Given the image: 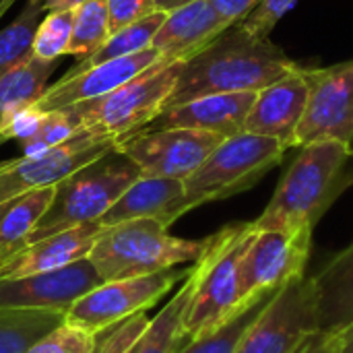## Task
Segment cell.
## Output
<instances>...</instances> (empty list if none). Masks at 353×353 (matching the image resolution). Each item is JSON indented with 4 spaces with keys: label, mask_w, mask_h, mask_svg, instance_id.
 Here are the masks:
<instances>
[{
    "label": "cell",
    "mask_w": 353,
    "mask_h": 353,
    "mask_svg": "<svg viewBox=\"0 0 353 353\" xmlns=\"http://www.w3.org/2000/svg\"><path fill=\"white\" fill-rule=\"evenodd\" d=\"M275 139L240 132L223 139L211 155L184 180L186 209L223 201L256 186L285 155Z\"/></svg>",
    "instance_id": "52a82bcc"
},
{
    "label": "cell",
    "mask_w": 353,
    "mask_h": 353,
    "mask_svg": "<svg viewBox=\"0 0 353 353\" xmlns=\"http://www.w3.org/2000/svg\"><path fill=\"white\" fill-rule=\"evenodd\" d=\"M308 103L298 126L296 147L339 141L353 147V60L306 68Z\"/></svg>",
    "instance_id": "7c38bea8"
},
{
    "label": "cell",
    "mask_w": 353,
    "mask_h": 353,
    "mask_svg": "<svg viewBox=\"0 0 353 353\" xmlns=\"http://www.w3.org/2000/svg\"><path fill=\"white\" fill-rule=\"evenodd\" d=\"M180 68L182 60L161 58L112 93L66 105L64 110L81 128H91L120 143L143 130L165 108Z\"/></svg>",
    "instance_id": "5b68a950"
},
{
    "label": "cell",
    "mask_w": 353,
    "mask_h": 353,
    "mask_svg": "<svg viewBox=\"0 0 353 353\" xmlns=\"http://www.w3.org/2000/svg\"><path fill=\"white\" fill-rule=\"evenodd\" d=\"M184 2H188V0H184ZM184 2H182V4H184Z\"/></svg>",
    "instance_id": "f6af8a7d"
},
{
    "label": "cell",
    "mask_w": 353,
    "mask_h": 353,
    "mask_svg": "<svg viewBox=\"0 0 353 353\" xmlns=\"http://www.w3.org/2000/svg\"><path fill=\"white\" fill-rule=\"evenodd\" d=\"M163 19H165L163 10H153L151 14L112 31L110 37L93 54L81 58L70 70L72 72L83 70V68H89V66H95V64H101V62H108V60L126 58V56L139 54L143 50H149L157 29L163 23Z\"/></svg>",
    "instance_id": "484cf974"
},
{
    "label": "cell",
    "mask_w": 353,
    "mask_h": 353,
    "mask_svg": "<svg viewBox=\"0 0 353 353\" xmlns=\"http://www.w3.org/2000/svg\"><path fill=\"white\" fill-rule=\"evenodd\" d=\"M319 333L314 283L304 273L271 296L236 353H302Z\"/></svg>",
    "instance_id": "ba28073f"
},
{
    "label": "cell",
    "mask_w": 353,
    "mask_h": 353,
    "mask_svg": "<svg viewBox=\"0 0 353 353\" xmlns=\"http://www.w3.org/2000/svg\"><path fill=\"white\" fill-rule=\"evenodd\" d=\"M352 161V145L339 141L302 145L269 205L254 219L256 230H314L339 194L353 184Z\"/></svg>",
    "instance_id": "7a4b0ae2"
},
{
    "label": "cell",
    "mask_w": 353,
    "mask_h": 353,
    "mask_svg": "<svg viewBox=\"0 0 353 353\" xmlns=\"http://www.w3.org/2000/svg\"><path fill=\"white\" fill-rule=\"evenodd\" d=\"M188 271L168 269L151 275L101 281L66 310L64 321L97 335L99 331L157 304L176 283L184 281Z\"/></svg>",
    "instance_id": "9c48e42d"
},
{
    "label": "cell",
    "mask_w": 353,
    "mask_h": 353,
    "mask_svg": "<svg viewBox=\"0 0 353 353\" xmlns=\"http://www.w3.org/2000/svg\"><path fill=\"white\" fill-rule=\"evenodd\" d=\"M85 0H48L43 4L46 10H60V8H74L77 4H81Z\"/></svg>",
    "instance_id": "f35d334b"
},
{
    "label": "cell",
    "mask_w": 353,
    "mask_h": 353,
    "mask_svg": "<svg viewBox=\"0 0 353 353\" xmlns=\"http://www.w3.org/2000/svg\"><path fill=\"white\" fill-rule=\"evenodd\" d=\"M79 130H81V126L74 122V118L64 108L50 110L43 114V120L39 122L37 130L29 139L19 143L21 155L31 157V155L43 153L52 147H58V145L66 143L70 137H74Z\"/></svg>",
    "instance_id": "4dcf8cb0"
},
{
    "label": "cell",
    "mask_w": 353,
    "mask_h": 353,
    "mask_svg": "<svg viewBox=\"0 0 353 353\" xmlns=\"http://www.w3.org/2000/svg\"><path fill=\"white\" fill-rule=\"evenodd\" d=\"M41 2H43V4H46V2H48V0H41Z\"/></svg>",
    "instance_id": "ee69618b"
},
{
    "label": "cell",
    "mask_w": 353,
    "mask_h": 353,
    "mask_svg": "<svg viewBox=\"0 0 353 353\" xmlns=\"http://www.w3.org/2000/svg\"><path fill=\"white\" fill-rule=\"evenodd\" d=\"M64 319L62 310L0 308V353H27Z\"/></svg>",
    "instance_id": "d4e9b609"
},
{
    "label": "cell",
    "mask_w": 353,
    "mask_h": 353,
    "mask_svg": "<svg viewBox=\"0 0 353 353\" xmlns=\"http://www.w3.org/2000/svg\"><path fill=\"white\" fill-rule=\"evenodd\" d=\"M223 141V137L188 128L139 130L118 143L139 168L141 176L186 180Z\"/></svg>",
    "instance_id": "4fadbf2b"
},
{
    "label": "cell",
    "mask_w": 353,
    "mask_h": 353,
    "mask_svg": "<svg viewBox=\"0 0 353 353\" xmlns=\"http://www.w3.org/2000/svg\"><path fill=\"white\" fill-rule=\"evenodd\" d=\"M302 353H343V331L341 333H319Z\"/></svg>",
    "instance_id": "74e56055"
},
{
    "label": "cell",
    "mask_w": 353,
    "mask_h": 353,
    "mask_svg": "<svg viewBox=\"0 0 353 353\" xmlns=\"http://www.w3.org/2000/svg\"><path fill=\"white\" fill-rule=\"evenodd\" d=\"M306 103L308 79L304 74V66H298L279 81L256 91L254 103L246 118L244 132L275 139L288 149H292L296 147V134Z\"/></svg>",
    "instance_id": "e0dca14e"
},
{
    "label": "cell",
    "mask_w": 353,
    "mask_h": 353,
    "mask_svg": "<svg viewBox=\"0 0 353 353\" xmlns=\"http://www.w3.org/2000/svg\"><path fill=\"white\" fill-rule=\"evenodd\" d=\"M58 60H41L33 54L0 77V124L19 108L37 103L50 85Z\"/></svg>",
    "instance_id": "cb8c5ba5"
},
{
    "label": "cell",
    "mask_w": 353,
    "mask_h": 353,
    "mask_svg": "<svg viewBox=\"0 0 353 353\" xmlns=\"http://www.w3.org/2000/svg\"><path fill=\"white\" fill-rule=\"evenodd\" d=\"M72 33V8L46 10L43 19L37 25L31 54L41 60H58L68 52Z\"/></svg>",
    "instance_id": "f546056e"
},
{
    "label": "cell",
    "mask_w": 353,
    "mask_h": 353,
    "mask_svg": "<svg viewBox=\"0 0 353 353\" xmlns=\"http://www.w3.org/2000/svg\"><path fill=\"white\" fill-rule=\"evenodd\" d=\"M159 60H161L159 52L149 48L139 54L108 60V62L83 68V70H74V72L68 70L58 83L48 85V89L43 91V95L37 99L35 105L43 112H50V110L72 105V103L103 97Z\"/></svg>",
    "instance_id": "9a60e30c"
},
{
    "label": "cell",
    "mask_w": 353,
    "mask_h": 353,
    "mask_svg": "<svg viewBox=\"0 0 353 353\" xmlns=\"http://www.w3.org/2000/svg\"><path fill=\"white\" fill-rule=\"evenodd\" d=\"M101 283L89 259L77 261L62 269L0 279V308L62 310L66 312L79 298Z\"/></svg>",
    "instance_id": "5bb4252c"
},
{
    "label": "cell",
    "mask_w": 353,
    "mask_h": 353,
    "mask_svg": "<svg viewBox=\"0 0 353 353\" xmlns=\"http://www.w3.org/2000/svg\"><path fill=\"white\" fill-rule=\"evenodd\" d=\"M347 331H353V327H350V329H347Z\"/></svg>",
    "instance_id": "7bdbcfd3"
},
{
    "label": "cell",
    "mask_w": 353,
    "mask_h": 353,
    "mask_svg": "<svg viewBox=\"0 0 353 353\" xmlns=\"http://www.w3.org/2000/svg\"><path fill=\"white\" fill-rule=\"evenodd\" d=\"M95 345V335L68 325L66 321L39 339L27 353H91Z\"/></svg>",
    "instance_id": "d6a6232c"
},
{
    "label": "cell",
    "mask_w": 353,
    "mask_h": 353,
    "mask_svg": "<svg viewBox=\"0 0 353 353\" xmlns=\"http://www.w3.org/2000/svg\"><path fill=\"white\" fill-rule=\"evenodd\" d=\"M298 0H261L240 23L246 31L259 37H269L273 27L285 17V12Z\"/></svg>",
    "instance_id": "836d02e7"
},
{
    "label": "cell",
    "mask_w": 353,
    "mask_h": 353,
    "mask_svg": "<svg viewBox=\"0 0 353 353\" xmlns=\"http://www.w3.org/2000/svg\"><path fill=\"white\" fill-rule=\"evenodd\" d=\"M137 178H141V168L118 145L108 149L54 186V196L29 244L83 223L99 221Z\"/></svg>",
    "instance_id": "277c9868"
},
{
    "label": "cell",
    "mask_w": 353,
    "mask_h": 353,
    "mask_svg": "<svg viewBox=\"0 0 353 353\" xmlns=\"http://www.w3.org/2000/svg\"><path fill=\"white\" fill-rule=\"evenodd\" d=\"M151 319L145 312H137L95 335V345L91 353H128L132 345L147 331Z\"/></svg>",
    "instance_id": "1f68e13d"
},
{
    "label": "cell",
    "mask_w": 353,
    "mask_h": 353,
    "mask_svg": "<svg viewBox=\"0 0 353 353\" xmlns=\"http://www.w3.org/2000/svg\"><path fill=\"white\" fill-rule=\"evenodd\" d=\"M343 353H353V331H343Z\"/></svg>",
    "instance_id": "60d3db41"
},
{
    "label": "cell",
    "mask_w": 353,
    "mask_h": 353,
    "mask_svg": "<svg viewBox=\"0 0 353 353\" xmlns=\"http://www.w3.org/2000/svg\"><path fill=\"white\" fill-rule=\"evenodd\" d=\"M52 196L54 186L23 192L0 205V265L10 261L29 244L31 234L43 217Z\"/></svg>",
    "instance_id": "603a6c76"
},
{
    "label": "cell",
    "mask_w": 353,
    "mask_h": 353,
    "mask_svg": "<svg viewBox=\"0 0 353 353\" xmlns=\"http://www.w3.org/2000/svg\"><path fill=\"white\" fill-rule=\"evenodd\" d=\"M186 213L184 180L141 176L120 194L97 223L110 228L132 219H155L170 228Z\"/></svg>",
    "instance_id": "ac0fdd59"
},
{
    "label": "cell",
    "mask_w": 353,
    "mask_h": 353,
    "mask_svg": "<svg viewBox=\"0 0 353 353\" xmlns=\"http://www.w3.org/2000/svg\"><path fill=\"white\" fill-rule=\"evenodd\" d=\"M43 14L41 0H25L17 19L0 29V77L31 56V43Z\"/></svg>",
    "instance_id": "83f0119b"
},
{
    "label": "cell",
    "mask_w": 353,
    "mask_h": 353,
    "mask_svg": "<svg viewBox=\"0 0 353 353\" xmlns=\"http://www.w3.org/2000/svg\"><path fill=\"white\" fill-rule=\"evenodd\" d=\"M256 93H213L163 108L143 130L188 128L213 132L223 139L246 130V118Z\"/></svg>",
    "instance_id": "2e32d148"
},
{
    "label": "cell",
    "mask_w": 353,
    "mask_h": 353,
    "mask_svg": "<svg viewBox=\"0 0 353 353\" xmlns=\"http://www.w3.org/2000/svg\"><path fill=\"white\" fill-rule=\"evenodd\" d=\"M110 33L108 0H85L72 8V33L66 54L85 58L93 54Z\"/></svg>",
    "instance_id": "f1b7e54d"
},
{
    "label": "cell",
    "mask_w": 353,
    "mask_h": 353,
    "mask_svg": "<svg viewBox=\"0 0 353 353\" xmlns=\"http://www.w3.org/2000/svg\"><path fill=\"white\" fill-rule=\"evenodd\" d=\"M207 246L209 238H176L170 234V228L155 219H132L103 228L87 259L101 281H114L196 263Z\"/></svg>",
    "instance_id": "3957f363"
},
{
    "label": "cell",
    "mask_w": 353,
    "mask_h": 353,
    "mask_svg": "<svg viewBox=\"0 0 353 353\" xmlns=\"http://www.w3.org/2000/svg\"><path fill=\"white\" fill-rule=\"evenodd\" d=\"M254 234V221H246L209 236V246L203 254V273L184 316L182 333L186 343L217 329L250 302H240L238 269Z\"/></svg>",
    "instance_id": "8992f818"
},
{
    "label": "cell",
    "mask_w": 353,
    "mask_h": 353,
    "mask_svg": "<svg viewBox=\"0 0 353 353\" xmlns=\"http://www.w3.org/2000/svg\"><path fill=\"white\" fill-rule=\"evenodd\" d=\"M110 29L116 31L155 10V0H108Z\"/></svg>",
    "instance_id": "d590c367"
},
{
    "label": "cell",
    "mask_w": 353,
    "mask_h": 353,
    "mask_svg": "<svg viewBox=\"0 0 353 353\" xmlns=\"http://www.w3.org/2000/svg\"><path fill=\"white\" fill-rule=\"evenodd\" d=\"M12 2H14V0H0V19H2L4 12L12 6Z\"/></svg>",
    "instance_id": "b9f144b4"
},
{
    "label": "cell",
    "mask_w": 353,
    "mask_h": 353,
    "mask_svg": "<svg viewBox=\"0 0 353 353\" xmlns=\"http://www.w3.org/2000/svg\"><path fill=\"white\" fill-rule=\"evenodd\" d=\"M43 110H39L35 103H29V105H23L19 110H14L2 124H0V145L6 143V141H17V143H23L25 139H29L39 122L43 120Z\"/></svg>",
    "instance_id": "e575fe53"
},
{
    "label": "cell",
    "mask_w": 353,
    "mask_h": 353,
    "mask_svg": "<svg viewBox=\"0 0 353 353\" xmlns=\"http://www.w3.org/2000/svg\"><path fill=\"white\" fill-rule=\"evenodd\" d=\"M271 296L273 294H265V296L250 300L230 321H225L217 329L205 333L203 337L184 343L176 353H236L244 335L254 325V321L261 316V312L267 306V302L271 300Z\"/></svg>",
    "instance_id": "4316f807"
},
{
    "label": "cell",
    "mask_w": 353,
    "mask_h": 353,
    "mask_svg": "<svg viewBox=\"0 0 353 353\" xmlns=\"http://www.w3.org/2000/svg\"><path fill=\"white\" fill-rule=\"evenodd\" d=\"M101 232L103 225L91 221L52 234L43 240L31 242L21 252H17L10 261L0 265V279H17L43 271H54L72 265L77 261H83L89 256Z\"/></svg>",
    "instance_id": "d6986e66"
},
{
    "label": "cell",
    "mask_w": 353,
    "mask_h": 353,
    "mask_svg": "<svg viewBox=\"0 0 353 353\" xmlns=\"http://www.w3.org/2000/svg\"><path fill=\"white\" fill-rule=\"evenodd\" d=\"M321 333H341L353 327V242L312 275Z\"/></svg>",
    "instance_id": "44dd1931"
},
{
    "label": "cell",
    "mask_w": 353,
    "mask_h": 353,
    "mask_svg": "<svg viewBox=\"0 0 353 353\" xmlns=\"http://www.w3.org/2000/svg\"><path fill=\"white\" fill-rule=\"evenodd\" d=\"M310 244L312 230H256L238 269L240 302L275 294L285 283L302 277L306 273Z\"/></svg>",
    "instance_id": "30bf717a"
},
{
    "label": "cell",
    "mask_w": 353,
    "mask_h": 353,
    "mask_svg": "<svg viewBox=\"0 0 353 353\" xmlns=\"http://www.w3.org/2000/svg\"><path fill=\"white\" fill-rule=\"evenodd\" d=\"M201 273H203V256L196 263H192L188 275L182 281V288L157 312V316L151 319L147 331L141 335V339L132 345L128 353H176L186 343L182 333L184 316L188 312L190 300L199 285Z\"/></svg>",
    "instance_id": "7402d4cb"
},
{
    "label": "cell",
    "mask_w": 353,
    "mask_h": 353,
    "mask_svg": "<svg viewBox=\"0 0 353 353\" xmlns=\"http://www.w3.org/2000/svg\"><path fill=\"white\" fill-rule=\"evenodd\" d=\"M118 143L91 128H81L66 143L31 157L0 163V205L37 188L56 186L60 180L103 155Z\"/></svg>",
    "instance_id": "8fae6325"
},
{
    "label": "cell",
    "mask_w": 353,
    "mask_h": 353,
    "mask_svg": "<svg viewBox=\"0 0 353 353\" xmlns=\"http://www.w3.org/2000/svg\"><path fill=\"white\" fill-rule=\"evenodd\" d=\"M261 0H209V4L215 8V12L228 23H240Z\"/></svg>",
    "instance_id": "8d00e7d4"
},
{
    "label": "cell",
    "mask_w": 353,
    "mask_h": 353,
    "mask_svg": "<svg viewBox=\"0 0 353 353\" xmlns=\"http://www.w3.org/2000/svg\"><path fill=\"white\" fill-rule=\"evenodd\" d=\"M298 66L269 37L252 35L242 23H234L190 58L182 60L165 108L213 93H256Z\"/></svg>",
    "instance_id": "6da1fadb"
},
{
    "label": "cell",
    "mask_w": 353,
    "mask_h": 353,
    "mask_svg": "<svg viewBox=\"0 0 353 353\" xmlns=\"http://www.w3.org/2000/svg\"><path fill=\"white\" fill-rule=\"evenodd\" d=\"M182 2H184V0H155V10L168 12V10H172V8L180 6Z\"/></svg>",
    "instance_id": "ab89813d"
},
{
    "label": "cell",
    "mask_w": 353,
    "mask_h": 353,
    "mask_svg": "<svg viewBox=\"0 0 353 353\" xmlns=\"http://www.w3.org/2000/svg\"><path fill=\"white\" fill-rule=\"evenodd\" d=\"M228 27L209 0H188L165 12L151 48L165 60H186Z\"/></svg>",
    "instance_id": "ffe728a7"
}]
</instances>
